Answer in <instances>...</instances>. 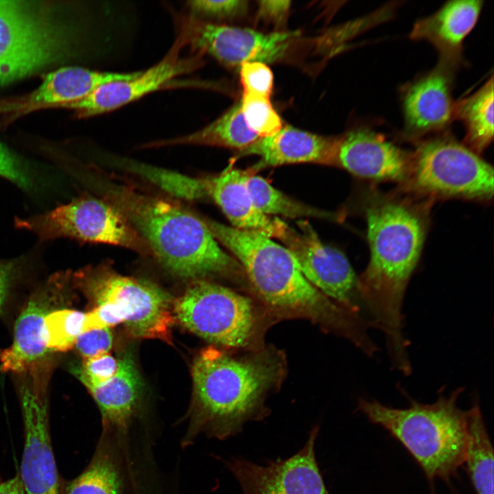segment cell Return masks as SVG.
Here are the masks:
<instances>
[{
  "label": "cell",
  "instance_id": "83f0119b",
  "mask_svg": "<svg viewBox=\"0 0 494 494\" xmlns=\"http://www.w3.org/2000/svg\"><path fill=\"white\" fill-rule=\"evenodd\" d=\"M248 187L255 206L266 215H281L289 218L340 219L339 214L312 207L287 196L255 172L248 178Z\"/></svg>",
  "mask_w": 494,
  "mask_h": 494
},
{
  "label": "cell",
  "instance_id": "cb8c5ba5",
  "mask_svg": "<svg viewBox=\"0 0 494 494\" xmlns=\"http://www.w3.org/2000/svg\"><path fill=\"white\" fill-rule=\"evenodd\" d=\"M115 375L99 385L85 384L102 414V426L128 436L132 421L137 412L142 392V381L130 353L119 358Z\"/></svg>",
  "mask_w": 494,
  "mask_h": 494
},
{
  "label": "cell",
  "instance_id": "4fadbf2b",
  "mask_svg": "<svg viewBox=\"0 0 494 494\" xmlns=\"http://www.w3.org/2000/svg\"><path fill=\"white\" fill-rule=\"evenodd\" d=\"M318 432L319 427L314 426L303 447L286 459L260 465L242 458H231L225 464L243 494H330L316 458Z\"/></svg>",
  "mask_w": 494,
  "mask_h": 494
},
{
  "label": "cell",
  "instance_id": "74e56055",
  "mask_svg": "<svg viewBox=\"0 0 494 494\" xmlns=\"http://www.w3.org/2000/svg\"><path fill=\"white\" fill-rule=\"evenodd\" d=\"M0 494H27L19 473L12 478L0 482Z\"/></svg>",
  "mask_w": 494,
  "mask_h": 494
},
{
  "label": "cell",
  "instance_id": "4316f807",
  "mask_svg": "<svg viewBox=\"0 0 494 494\" xmlns=\"http://www.w3.org/2000/svg\"><path fill=\"white\" fill-rule=\"evenodd\" d=\"M464 464L476 494H493V448L480 405L469 409Z\"/></svg>",
  "mask_w": 494,
  "mask_h": 494
},
{
  "label": "cell",
  "instance_id": "d6a6232c",
  "mask_svg": "<svg viewBox=\"0 0 494 494\" xmlns=\"http://www.w3.org/2000/svg\"><path fill=\"white\" fill-rule=\"evenodd\" d=\"M186 7L190 14L199 19H222L244 14L247 10L248 1L195 0L187 1Z\"/></svg>",
  "mask_w": 494,
  "mask_h": 494
},
{
  "label": "cell",
  "instance_id": "7402d4cb",
  "mask_svg": "<svg viewBox=\"0 0 494 494\" xmlns=\"http://www.w3.org/2000/svg\"><path fill=\"white\" fill-rule=\"evenodd\" d=\"M336 137H327L303 131L290 126L276 134L259 137L237 156L260 157L258 167L295 163H318L333 165Z\"/></svg>",
  "mask_w": 494,
  "mask_h": 494
},
{
  "label": "cell",
  "instance_id": "603a6c76",
  "mask_svg": "<svg viewBox=\"0 0 494 494\" xmlns=\"http://www.w3.org/2000/svg\"><path fill=\"white\" fill-rule=\"evenodd\" d=\"M137 71L130 73L98 71L82 67H69L48 73L39 87L16 103L8 110L20 113L49 107L79 100L89 95L99 86L108 82L128 80Z\"/></svg>",
  "mask_w": 494,
  "mask_h": 494
},
{
  "label": "cell",
  "instance_id": "7c38bea8",
  "mask_svg": "<svg viewBox=\"0 0 494 494\" xmlns=\"http://www.w3.org/2000/svg\"><path fill=\"white\" fill-rule=\"evenodd\" d=\"M296 225V229L288 226L281 240L304 277L329 299L364 316L358 277L346 257L338 249L323 244L307 221L298 220Z\"/></svg>",
  "mask_w": 494,
  "mask_h": 494
},
{
  "label": "cell",
  "instance_id": "4dcf8cb0",
  "mask_svg": "<svg viewBox=\"0 0 494 494\" xmlns=\"http://www.w3.org/2000/svg\"><path fill=\"white\" fill-rule=\"evenodd\" d=\"M240 102L248 128L259 137L272 136L281 129V117L270 97L244 93Z\"/></svg>",
  "mask_w": 494,
  "mask_h": 494
},
{
  "label": "cell",
  "instance_id": "f546056e",
  "mask_svg": "<svg viewBox=\"0 0 494 494\" xmlns=\"http://www.w3.org/2000/svg\"><path fill=\"white\" fill-rule=\"evenodd\" d=\"M86 313L62 309L50 311L44 321V336L47 349L67 351L75 346L78 336L84 332Z\"/></svg>",
  "mask_w": 494,
  "mask_h": 494
},
{
  "label": "cell",
  "instance_id": "44dd1931",
  "mask_svg": "<svg viewBox=\"0 0 494 494\" xmlns=\"http://www.w3.org/2000/svg\"><path fill=\"white\" fill-rule=\"evenodd\" d=\"M128 456V437L102 426L89 463L76 478L62 482V494H123Z\"/></svg>",
  "mask_w": 494,
  "mask_h": 494
},
{
  "label": "cell",
  "instance_id": "6da1fadb",
  "mask_svg": "<svg viewBox=\"0 0 494 494\" xmlns=\"http://www.w3.org/2000/svg\"><path fill=\"white\" fill-rule=\"evenodd\" d=\"M432 202L399 189L368 191L364 215L370 259L358 277V288L372 327L381 330L394 367L410 363L403 334L402 306L408 282L419 260Z\"/></svg>",
  "mask_w": 494,
  "mask_h": 494
},
{
  "label": "cell",
  "instance_id": "3957f363",
  "mask_svg": "<svg viewBox=\"0 0 494 494\" xmlns=\"http://www.w3.org/2000/svg\"><path fill=\"white\" fill-rule=\"evenodd\" d=\"M202 220L215 239L235 256L252 289L270 312L281 317L309 319L350 341L358 338L360 317L314 287L285 246L257 232Z\"/></svg>",
  "mask_w": 494,
  "mask_h": 494
},
{
  "label": "cell",
  "instance_id": "d4e9b609",
  "mask_svg": "<svg viewBox=\"0 0 494 494\" xmlns=\"http://www.w3.org/2000/svg\"><path fill=\"white\" fill-rule=\"evenodd\" d=\"M259 137L247 126L238 102L217 119L204 128L184 136L156 141L147 148L167 145H196L227 148H245Z\"/></svg>",
  "mask_w": 494,
  "mask_h": 494
},
{
  "label": "cell",
  "instance_id": "e575fe53",
  "mask_svg": "<svg viewBox=\"0 0 494 494\" xmlns=\"http://www.w3.org/2000/svg\"><path fill=\"white\" fill-rule=\"evenodd\" d=\"M113 337L110 328L93 329L81 333L75 346L84 359L109 353L113 346Z\"/></svg>",
  "mask_w": 494,
  "mask_h": 494
},
{
  "label": "cell",
  "instance_id": "e0dca14e",
  "mask_svg": "<svg viewBox=\"0 0 494 494\" xmlns=\"http://www.w3.org/2000/svg\"><path fill=\"white\" fill-rule=\"evenodd\" d=\"M411 152L368 128L351 130L336 137L333 166L373 182L406 181Z\"/></svg>",
  "mask_w": 494,
  "mask_h": 494
},
{
  "label": "cell",
  "instance_id": "5b68a950",
  "mask_svg": "<svg viewBox=\"0 0 494 494\" xmlns=\"http://www.w3.org/2000/svg\"><path fill=\"white\" fill-rule=\"evenodd\" d=\"M458 388L440 395L430 404L410 401L395 408L376 400L361 399L357 410L386 430L419 464L430 484L437 479L449 482L464 464L470 411L460 409Z\"/></svg>",
  "mask_w": 494,
  "mask_h": 494
},
{
  "label": "cell",
  "instance_id": "f35d334b",
  "mask_svg": "<svg viewBox=\"0 0 494 494\" xmlns=\"http://www.w3.org/2000/svg\"><path fill=\"white\" fill-rule=\"evenodd\" d=\"M10 160V150L0 141V173L6 168Z\"/></svg>",
  "mask_w": 494,
  "mask_h": 494
},
{
  "label": "cell",
  "instance_id": "8d00e7d4",
  "mask_svg": "<svg viewBox=\"0 0 494 494\" xmlns=\"http://www.w3.org/2000/svg\"><path fill=\"white\" fill-rule=\"evenodd\" d=\"M290 4V1H259V16L274 23L279 22L287 15Z\"/></svg>",
  "mask_w": 494,
  "mask_h": 494
},
{
  "label": "cell",
  "instance_id": "7a4b0ae2",
  "mask_svg": "<svg viewBox=\"0 0 494 494\" xmlns=\"http://www.w3.org/2000/svg\"><path fill=\"white\" fill-rule=\"evenodd\" d=\"M284 370L283 356L269 347L243 356L204 349L193 363L194 400L182 446L191 445L200 434L226 439L247 421L263 417L266 397Z\"/></svg>",
  "mask_w": 494,
  "mask_h": 494
},
{
  "label": "cell",
  "instance_id": "f1b7e54d",
  "mask_svg": "<svg viewBox=\"0 0 494 494\" xmlns=\"http://www.w3.org/2000/svg\"><path fill=\"white\" fill-rule=\"evenodd\" d=\"M123 161L120 163L127 170L144 178L173 196L192 201L208 198L206 178H192L136 161Z\"/></svg>",
  "mask_w": 494,
  "mask_h": 494
},
{
  "label": "cell",
  "instance_id": "1f68e13d",
  "mask_svg": "<svg viewBox=\"0 0 494 494\" xmlns=\"http://www.w3.org/2000/svg\"><path fill=\"white\" fill-rule=\"evenodd\" d=\"M118 366L119 360L105 353L84 359L82 366L73 373L84 385H99L111 379L117 373Z\"/></svg>",
  "mask_w": 494,
  "mask_h": 494
},
{
  "label": "cell",
  "instance_id": "5bb4252c",
  "mask_svg": "<svg viewBox=\"0 0 494 494\" xmlns=\"http://www.w3.org/2000/svg\"><path fill=\"white\" fill-rule=\"evenodd\" d=\"M185 45L177 36L160 61L151 67L138 71L134 77L104 84L86 97L58 107L74 110L78 117L84 118L111 112L164 88L176 78L193 72L203 64V56L193 54L183 56Z\"/></svg>",
  "mask_w": 494,
  "mask_h": 494
},
{
  "label": "cell",
  "instance_id": "277c9868",
  "mask_svg": "<svg viewBox=\"0 0 494 494\" xmlns=\"http://www.w3.org/2000/svg\"><path fill=\"white\" fill-rule=\"evenodd\" d=\"M99 186L106 200L123 213L171 273L198 280L239 274L238 261L220 247L202 217L175 202L107 179Z\"/></svg>",
  "mask_w": 494,
  "mask_h": 494
},
{
  "label": "cell",
  "instance_id": "d6986e66",
  "mask_svg": "<svg viewBox=\"0 0 494 494\" xmlns=\"http://www.w3.org/2000/svg\"><path fill=\"white\" fill-rule=\"evenodd\" d=\"M255 170L240 169L230 164L218 175L206 178L208 198L219 206L232 226L281 240L288 225L261 213L248 190V180Z\"/></svg>",
  "mask_w": 494,
  "mask_h": 494
},
{
  "label": "cell",
  "instance_id": "2e32d148",
  "mask_svg": "<svg viewBox=\"0 0 494 494\" xmlns=\"http://www.w3.org/2000/svg\"><path fill=\"white\" fill-rule=\"evenodd\" d=\"M71 274L61 272L51 276L28 300L17 318L12 344L0 351V368L3 372L21 373L38 364L50 351L44 336V321L53 302L68 292Z\"/></svg>",
  "mask_w": 494,
  "mask_h": 494
},
{
  "label": "cell",
  "instance_id": "ffe728a7",
  "mask_svg": "<svg viewBox=\"0 0 494 494\" xmlns=\"http://www.w3.org/2000/svg\"><path fill=\"white\" fill-rule=\"evenodd\" d=\"M483 1H451L432 14L418 20L410 38L425 40L438 51L439 61L455 69L462 60V43L475 25Z\"/></svg>",
  "mask_w": 494,
  "mask_h": 494
},
{
  "label": "cell",
  "instance_id": "9c48e42d",
  "mask_svg": "<svg viewBox=\"0 0 494 494\" xmlns=\"http://www.w3.org/2000/svg\"><path fill=\"white\" fill-rule=\"evenodd\" d=\"M15 225L34 233L41 240L70 237L152 254L147 243L117 207L92 197L76 198L26 219L17 218Z\"/></svg>",
  "mask_w": 494,
  "mask_h": 494
},
{
  "label": "cell",
  "instance_id": "ac0fdd59",
  "mask_svg": "<svg viewBox=\"0 0 494 494\" xmlns=\"http://www.w3.org/2000/svg\"><path fill=\"white\" fill-rule=\"evenodd\" d=\"M456 69L438 62L409 84L403 94L406 134L412 139L444 130L453 119L452 84Z\"/></svg>",
  "mask_w": 494,
  "mask_h": 494
},
{
  "label": "cell",
  "instance_id": "8992f818",
  "mask_svg": "<svg viewBox=\"0 0 494 494\" xmlns=\"http://www.w3.org/2000/svg\"><path fill=\"white\" fill-rule=\"evenodd\" d=\"M399 189L434 202L459 198L487 202L493 195V169L449 134L416 143L407 180Z\"/></svg>",
  "mask_w": 494,
  "mask_h": 494
},
{
  "label": "cell",
  "instance_id": "9a60e30c",
  "mask_svg": "<svg viewBox=\"0 0 494 494\" xmlns=\"http://www.w3.org/2000/svg\"><path fill=\"white\" fill-rule=\"evenodd\" d=\"M20 401L24 430L21 480L27 494H62L53 451L45 394L23 384Z\"/></svg>",
  "mask_w": 494,
  "mask_h": 494
},
{
  "label": "cell",
  "instance_id": "484cf974",
  "mask_svg": "<svg viewBox=\"0 0 494 494\" xmlns=\"http://www.w3.org/2000/svg\"><path fill=\"white\" fill-rule=\"evenodd\" d=\"M453 119L465 128L463 144L480 155L493 139V78L473 94L454 102Z\"/></svg>",
  "mask_w": 494,
  "mask_h": 494
},
{
  "label": "cell",
  "instance_id": "d590c367",
  "mask_svg": "<svg viewBox=\"0 0 494 494\" xmlns=\"http://www.w3.org/2000/svg\"><path fill=\"white\" fill-rule=\"evenodd\" d=\"M21 269V259L0 260V316L5 314L12 287Z\"/></svg>",
  "mask_w": 494,
  "mask_h": 494
},
{
  "label": "cell",
  "instance_id": "52a82bcc",
  "mask_svg": "<svg viewBox=\"0 0 494 494\" xmlns=\"http://www.w3.org/2000/svg\"><path fill=\"white\" fill-rule=\"evenodd\" d=\"M175 318L202 338L227 348L261 349L260 315L248 296L206 280L194 281L174 303Z\"/></svg>",
  "mask_w": 494,
  "mask_h": 494
},
{
  "label": "cell",
  "instance_id": "836d02e7",
  "mask_svg": "<svg viewBox=\"0 0 494 494\" xmlns=\"http://www.w3.org/2000/svg\"><path fill=\"white\" fill-rule=\"evenodd\" d=\"M244 93L270 97L273 89V74L263 62H248L240 66Z\"/></svg>",
  "mask_w": 494,
  "mask_h": 494
},
{
  "label": "cell",
  "instance_id": "ba28073f",
  "mask_svg": "<svg viewBox=\"0 0 494 494\" xmlns=\"http://www.w3.org/2000/svg\"><path fill=\"white\" fill-rule=\"evenodd\" d=\"M73 277L97 303L108 301L118 305L132 336L171 342L174 302L160 287L147 280L119 274L106 264L86 267Z\"/></svg>",
  "mask_w": 494,
  "mask_h": 494
},
{
  "label": "cell",
  "instance_id": "30bf717a",
  "mask_svg": "<svg viewBox=\"0 0 494 494\" xmlns=\"http://www.w3.org/2000/svg\"><path fill=\"white\" fill-rule=\"evenodd\" d=\"M54 8L44 1L0 0V62L46 67L67 56L71 38Z\"/></svg>",
  "mask_w": 494,
  "mask_h": 494
},
{
  "label": "cell",
  "instance_id": "8fae6325",
  "mask_svg": "<svg viewBox=\"0 0 494 494\" xmlns=\"http://www.w3.org/2000/svg\"><path fill=\"white\" fill-rule=\"evenodd\" d=\"M177 36L193 54H207L234 67L248 62L281 59L299 32L261 33L248 28L208 22L190 14L176 15Z\"/></svg>",
  "mask_w": 494,
  "mask_h": 494
}]
</instances>
